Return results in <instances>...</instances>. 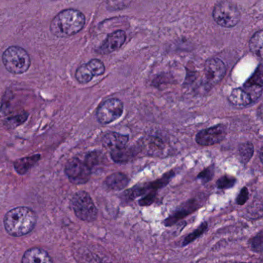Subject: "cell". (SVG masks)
Instances as JSON below:
<instances>
[{
    "mask_svg": "<svg viewBox=\"0 0 263 263\" xmlns=\"http://www.w3.org/2000/svg\"><path fill=\"white\" fill-rule=\"evenodd\" d=\"M37 215L32 209L24 206L14 208L4 216L5 230L10 236L21 237L30 233L35 228Z\"/></svg>",
    "mask_w": 263,
    "mask_h": 263,
    "instance_id": "6da1fadb",
    "label": "cell"
},
{
    "mask_svg": "<svg viewBox=\"0 0 263 263\" xmlns=\"http://www.w3.org/2000/svg\"><path fill=\"white\" fill-rule=\"evenodd\" d=\"M86 17L79 10L69 9L60 12L52 21L50 30L57 37L72 36L84 27Z\"/></svg>",
    "mask_w": 263,
    "mask_h": 263,
    "instance_id": "7a4b0ae2",
    "label": "cell"
},
{
    "mask_svg": "<svg viewBox=\"0 0 263 263\" xmlns=\"http://www.w3.org/2000/svg\"><path fill=\"white\" fill-rule=\"evenodd\" d=\"M3 62L7 70L14 75L26 72L30 66L31 59L29 53L22 47H9L3 54Z\"/></svg>",
    "mask_w": 263,
    "mask_h": 263,
    "instance_id": "3957f363",
    "label": "cell"
},
{
    "mask_svg": "<svg viewBox=\"0 0 263 263\" xmlns=\"http://www.w3.org/2000/svg\"><path fill=\"white\" fill-rule=\"evenodd\" d=\"M212 16L218 26L233 28L239 22L240 12L236 4L228 0H223L215 6Z\"/></svg>",
    "mask_w": 263,
    "mask_h": 263,
    "instance_id": "277c9868",
    "label": "cell"
},
{
    "mask_svg": "<svg viewBox=\"0 0 263 263\" xmlns=\"http://www.w3.org/2000/svg\"><path fill=\"white\" fill-rule=\"evenodd\" d=\"M71 204L76 215L81 220L93 222L97 218V208L87 192L80 191L76 193Z\"/></svg>",
    "mask_w": 263,
    "mask_h": 263,
    "instance_id": "5b68a950",
    "label": "cell"
},
{
    "mask_svg": "<svg viewBox=\"0 0 263 263\" xmlns=\"http://www.w3.org/2000/svg\"><path fill=\"white\" fill-rule=\"evenodd\" d=\"M123 111V102L117 98H110L102 102L98 107L96 118L100 124H109L120 119Z\"/></svg>",
    "mask_w": 263,
    "mask_h": 263,
    "instance_id": "8992f818",
    "label": "cell"
},
{
    "mask_svg": "<svg viewBox=\"0 0 263 263\" xmlns=\"http://www.w3.org/2000/svg\"><path fill=\"white\" fill-rule=\"evenodd\" d=\"M65 172L72 183L83 185L90 180L92 170L80 159L73 157L65 165Z\"/></svg>",
    "mask_w": 263,
    "mask_h": 263,
    "instance_id": "52a82bcc",
    "label": "cell"
},
{
    "mask_svg": "<svg viewBox=\"0 0 263 263\" xmlns=\"http://www.w3.org/2000/svg\"><path fill=\"white\" fill-rule=\"evenodd\" d=\"M105 67L103 62L97 59H91L87 63L83 64L76 72V79L81 84H86L94 77H100L105 73Z\"/></svg>",
    "mask_w": 263,
    "mask_h": 263,
    "instance_id": "ba28073f",
    "label": "cell"
},
{
    "mask_svg": "<svg viewBox=\"0 0 263 263\" xmlns=\"http://www.w3.org/2000/svg\"><path fill=\"white\" fill-rule=\"evenodd\" d=\"M227 135V128L223 125H218L213 127L203 129L197 133L196 142L200 145L208 146L219 143Z\"/></svg>",
    "mask_w": 263,
    "mask_h": 263,
    "instance_id": "9c48e42d",
    "label": "cell"
},
{
    "mask_svg": "<svg viewBox=\"0 0 263 263\" xmlns=\"http://www.w3.org/2000/svg\"><path fill=\"white\" fill-rule=\"evenodd\" d=\"M227 66L221 59L212 58L206 61L204 72L206 81L210 86H215L224 78Z\"/></svg>",
    "mask_w": 263,
    "mask_h": 263,
    "instance_id": "30bf717a",
    "label": "cell"
},
{
    "mask_svg": "<svg viewBox=\"0 0 263 263\" xmlns=\"http://www.w3.org/2000/svg\"><path fill=\"white\" fill-rule=\"evenodd\" d=\"M126 39V32L123 30H117L109 34L99 47V53L106 55L117 51L124 44Z\"/></svg>",
    "mask_w": 263,
    "mask_h": 263,
    "instance_id": "8fae6325",
    "label": "cell"
},
{
    "mask_svg": "<svg viewBox=\"0 0 263 263\" xmlns=\"http://www.w3.org/2000/svg\"><path fill=\"white\" fill-rule=\"evenodd\" d=\"M138 153L145 155L157 156L162 153L164 148L163 140L157 137H145L140 139L136 145Z\"/></svg>",
    "mask_w": 263,
    "mask_h": 263,
    "instance_id": "7c38bea8",
    "label": "cell"
},
{
    "mask_svg": "<svg viewBox=\"0 0 263 263\" xmlns=\"http://www.w3.org/2000/svg\"><path fill=\"white\" fill-rule=\"evenodd\" d=\"M129 137L128 135L110 132V133H106L102 137V143L105 148L112 152L125 148L129 142Z\"/></svg>",
    "mask_w": 263,
    "mask_h": 263,
    "instance_id": "4fadbf2b",
    "label": "cell"
},
{
    "mask_svg": "<svg viewBox=\"0 0 263 263\" xmlns=\"http://www.w3.org/2000/svg\"><path fill=\"white\" fill-rule=\"evenodd\" d=\"M22 263H53L48 252L40 248L28 249L23 255Z\"/></svg>",
    "mask_w": 263,
    "mask_h": 263,
    "instance_id": "5bb4252c",
    "label": "cell"
},
{
    "mask_svg": "<svg viewBox=\"0 0 263 263\" xmlns=\"http://www.w3.org/2000/svg\"><path fill=\"white\" fill-rule=\"evenodd\" d=\"M129 183V179L123 172H115L105 178L104 185L108 190L112 191H120L124 190Z\"/></svg>",
    "mask_w": 263,
    "mask_h": 263,
    "instance_id": "9a60e30c",
    "label": "cell"
},
{
    "mask_svg": "<svg viewBox=\"0 0 263 263\" xmlns=\"http://www.w3.org/2000/svg\"><path fill=\"white\" fill-rule=\"evenodd\" d=\"M136 147H125L121 149L110 152L112 160L117 163H127L133 161L138 154Z\"/></svg>",
    "mask_w": 263,
    "mask_h": 263,
    "instance_id": "2e32d148",
    "label": "cell"
},
{
    "mask_svg": "<svg viewBox=\"0 0 263 263\" xmlns=\"http://www.w3.org/2000/svg\"><path fill=\"white\" fill-rule=\"evenodd\" d=\"M40 160V155H34L32 157H26V158L19 159L15 162V169L19 175H25L29 172L31 168L33 167L39 160Z\"/></svg>",
    "mask_w": 263,
    "mask_h": 263,
    "instance_id": "e0dca14e",
    "label": "cell"
},
{
    "mask_svg": "<svg viewBox=\"0 0 263 263\" xmlns=\"http://www.w3.org/2000/svg\"><path fill=\"white\" fill-rule=\"evenodd\" d=\"M230 102L236 106H246L252 102L249 95L246 93L243 88L235 89L230 93L229 97Z\"/></svg>",
    "mask_w": 263,
    "mask_h": 263,
    "instance_id": "ac0fdd59",
    "label": "cell"
},
{
    "mask_svg": "<svg viewBox=\"0 0 263 263\" xmlns=\"http://www.w3.org/2000/svg\"><path fill=\"white\" fill-rule=\"evenodd\" d=\"M249 48L254 55L263 59V30L258 31L252 35Z\"/></svg>",
    "mask_w": 263,
    "mask_h": 263,
    "instance_id": "d6986e66",
    "label": "cell"
},
{
    "mask_svg": "<svg viewBox=\"0 0 263 263\" xmlns=\"http://www.w3.org/2000/svg\"><path fill=\"white\" fill-rule=\"evenodd\" d=\"M196 206L195 203H189L187 207L182 208V209H179V210L176 211L173 215H171L169 218H168L166 221H165V224L166 226H171L172 224L175 223V222H177L179 219L180 218H183L185 215H189V214L191 213L193 211H194L196 209Z\"/></svg>",
    "mask_w": 263,
    "mask_h": 263,
    "instance_id": "ffe728a7",
    "label": "cell"
},
{
    "mask_svg": "<svg viewBox=\"0 0 263 263\" xmlns=\"http://www.w3.org/2000/svg\"><path fill=\"white\" fill-rule=\"evenodd\" d=\"M254 147L251 142L241 144L239 147V157L243 163H247L253 155Z\"/></svg>",
    "mask_w": 263,
    "mask_h": 263,
    "instance_id": "44dd1931",
    "label": "cell"
},
{
    "mask_svg": "<svg viewBox=\"0 0 263 263\" xmlns=\"http://www.w3.org/2000/svg\"><path fill=\"white\" fill-rule=\"evenodd\" d=\"M243 89L249 95L252 102L258 99L261 96V93H262V87L258 86V85L250 83L249 81L246 83Z\"/></svg>",
    "mask_w": 263,
    "mask_h": 263,
    "instance_id": "7402d4cb",
    "label": "cell"
},
{
    "mask_svg": "<svg viewBox=\"0 0 263 263\" xmlns=\"http://www.w3.org/2000/svg\"><path fill=\"white\" fill-rule=\"evenodd\" d=\"M207 222H203V223H202L198 228L195 230V231L190 233L189 236H187L185 238L183 243H182V245H183V246H187V245L190 244V243L193 242L195 239L200 237V236H202V235L205 233V231L207 230Z\"/></svg>",
    "mask_w": 263,
    "mask_h": 263,
    "instance_id": "603a6c76",
    "label": "cell"
},
{
    "mask_svg": "<svg viewBox=\"0 0 263 263\" xmlns=\"http://www.w3.org/2000/svg\"><path fill=\"white\" fill-rule=\"evenodd\" d=\"M101 153L97 151L90 152L86 156L84 163L87 165L88 167L90 169H93L95 166H97L99 163V158H100Z\"/></svg>",
    "mask_w": 263,
    "mask_h": 263,
    "instance_id": "cb8c5ba5",
    "label": "cell"
},
{
    "mask_svg": "<svg viewBox=\"0 0 263 263\" xmlns=\"http://www.w3.org/2000/svg\"><path fill=\"white\" fill-rule=\"evenodd\" d=\"M236 179L230 175H224L220 179H218L216 182L217 187L221 190L230 189L233 187L236 183Z\"/></svg>",
    "mask_w": 263,
    "mask_h": 263,
    "instance_id": "d4e9b609",
    "label": "cell"
},
{
    "mask_svg": "<svg viewBox=\"0 0 263 263\" xmlns=\"http://www.w3.org/2000/svg\"><path fill=\"white\" fill-rule=\"evenodd\" d=\"M251 248L255 252H263V231L260 232L252 238Z\"/></svg>",
    "mask_w": 263,
    "mask_h": 263,
    "instance_id": "484cf974",
    "label": "cell"
},
{
    "mask_svg": "<svg viewBox=\"0 0 263 263\" xmlns=\"http://www.w3.org/2000/svg\"><path fill=\"white\" fill-rule=\"evenodd\" d=\"M28 117H29V114L27 112H23V114H19V115L10 117L7 120V124L11 126L12 128L16 127V126H19V125L23 124L27 120Z\"/></svg>",
    "mask_w": 263,
    "mask_h": 263,
    "instance_id": "4316f807",
    "label": "cell"
},
{
    "mask_svg": "<svg viewBox=\"0 0 263 263\" xmlns=\"http://www.w3.org/2000/svg\"><path fill=\"white\" fill-rule=\"evenodd\" d=\"M248 81L263 87V65H260Z\"/></svg>",
    "mask_w": 263,
    "mask_h": 263,
    "instance_id": "83f0119b",
    "label": "cell"
},
{
    "mask_svg": "<svg viewBox=\"0 0 263 263\" xmlns=\"http://www.w3.org/2000/svg\"><path fill=\"white\" fill-rule=\"evenodd\" d=\"M156 197H157V193L156 191L150 192L148 194L145 195L139 200V203L141 206H148L153 204L155 201Z\"/></svg>",
    "mask_w": 263,
    "mask_h": 263,
    "instance_id": "f1b7e54d",
    "label": "cell"
},
{
    "mask_svg": "<svg viewBox=\"0 0 263 263\" xmlns=\"http://www.w3.org/2000/svg\"><path fill=\"white\" fill-rule=\"evenodd\" d=\"M214 169L211 166V167L206 168L203 172H200L198 175V179L203 182H208L212 179Z\"/></svg>",
    "mask_w": 263,
    "mask_h": 263,
    "instance_id": "f546056e",
    "label": "cell"
},
{
    "mask_svg": "<svg viewBox=\"0 0 263 263\" xmlns=\"http://www.w3.org/2000/svg\"><path fill=\"white\" fill-rule=\"evenodd\" d=\"M248 199H249V191H248L247 188L244 187V188L242 189L239 196H237L236 203L238 205L243 206L247 202Z\"/></svg>",
    "mask_w": 263,
    "mask_h": 263,
    "instance_id": "4dcf8cb0",
    "label": "cell"
},
{
    "mask_svg": "<svg viewBox=\"0 0 263 263\" xmlns=\"http://www.w3.org/2000/svg\"><path fill=\"white\" fill-rule=\"evenodd\" d=\"M260 160H261V162L263 164V147L261 148V151H260Z\"/></svg>",
    "mask_w": 263,
    "mask_h": 263,
    "instance_id": "1f68e13d",
    "label": "cell"
},
{
    "mask_svg": "<svg viewBox=\"0 0 263 263\" xmlns=\"http://www.w3.org/2000/svg\"><path fill=\"white\" fill-rule=\"evenodd\" d=\"M243 263H245V262H243Z\"/></svg>",
    "mask_w": 263,
    "mask_h": 263,
    "instance_id": "d6a6232c",
    "label": "cell"
}]
</instances>
